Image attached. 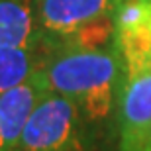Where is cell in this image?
Instances as JSON below:
<instances>
[{"label": "cell", "mask_w": 151, "mask_h": 151, "mask_svg": "<svg viewBox=\"0 0 151 151\" xmlns=\"http://www.w3.org/2000/svg\"><path fill=\"white\" fill-rule=\"evenodd\" d=\"M43 51L102 49L116 41V0H35Z\"/></svg>", "instance_id": "7a4b0ae2"}, {"label": "cell", "mask_w": 151, "mask_h": 151, "mask_svg": "<svg viewBox=\"0 0 151 151\" xmlns=\"http://www.w3.org/2000/svg\"><path fill=\"white\" fill-rule=\"evenodd\" d=\"M88 124L75 102L45 92L22 132L16 151H90Z\"/></svg>", "instance_id": "277c9868"}, {"label": "cell", "mask_w": 151, "mask_h": 151, "mask_svg": "<svg viewBox=\"0 0 151 151\" xmlns=\"http://www.w3.org/2000/svg\"><path fill=\"white\" fill-rule=\"evenodd\" d=\"M37 75L47 92L75 102L88 126H104L116 112L124 61L116 41L102 49L61 47L43 51Z\"/></svg>", "instance_id": "6da1fadb"}, {"label": "cell", "mask_w": 151, "mask_h": 151, "mask_svg": "<svg viewBox=\"0 0 151 151\" xmlns=\"http://www.w3.org/2000/svg\"><path fill=\"white\" fill-rule=\"evenodd\" d=\"M118 51L124 61V75L116 104L118 147L120 151H149L151 61L134 47H118Z\"/></svg>", "instance_id": "3957f363"}, {"label": "cell", "mask_w": 151, "mask_h": 151, "mask_svg": "<svg viewBox=\"0 0 151 151\" xmlns=\"http://www.w3.org/2000/svg\"><path fill=\"white\" fill-rule=\"evenodd\" d=\"M45 92L47 88L35 71L28 81L0 94V151H16L24 128Z\"/></svg>", "instance_id": "5b68a950"}, {"label": "cell", "mask_w": 151, "mask_h": 151, "mask_svg": "<svg viewBox=\"0 0 151 151\" xmlns=\"http://www.w3.org/2000/svg\"><path fill=\"white\" fill-rule=\"evenodd\" d=\"M35 0H0V47L43 49Z\"/></svg>", "instance_id": "8992f818"}, {"label": "cell", "mask_w": 151, "mask_h": 151, "mask_svg": "<svg viewBox=\"0 0 151 151\" xmlns=\"http://www.w3.org/2000/svg\"><path fill=\"white\" fill-rule=\"evenodd\" d=\"M149 151H151V143H149Z\"/></svg>", "instance_id": "9c48e42d"}, {"label": "cell", "mask_w": 151, "mask_h": 151, "mask_svg": "<svg viewBox=\"0 0 151 151\" xmlns=\"http://www.w3.org/2000/svg\"><path fill=\"white\" fill-rule=\"evenodd\" d=\"M43 49L0 47V94L28 81L37 71Z\"/></svg>", "instance_id": "52a82bcc"}, {"label": "cell", "mask_w": 151, "mask_h": 151, "mask_svg": "<svg viewBox=\"0 0 151 151\" xmlns=\"http://www.w3.org/2000/svg\"><path fill=\"white\" fill-rule=\"evenodd\" d=\"M116 45L118 47H134V49H139L151 61V18H149V22H147V26L141 29L139 34L116 39Z\"/></svg>", "instance_id": "ba28073f"}]
</instances>
